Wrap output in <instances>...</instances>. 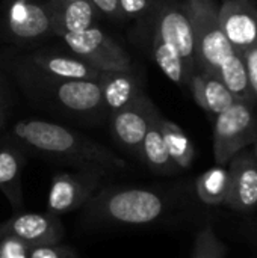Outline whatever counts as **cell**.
I'll return each mask as SVG.
<instances>
[{
    "label": "cell",
    "mask_w": 257,
    "mask_h": 258,
    "mask_svg": "<svg viewBox=\"0 0 257 258\" xmlns=\"http://www.w3.org/2000/svg\"><path fill=\"white\" fill-rule=\"evenodd\" d=\"M30 246L18 237L0 231V255L3 258H29Z\"/></svg>",
    "instance_id": "24"
},
{
    "label": "cell",
    "mask_w": 257,
    "mask_h": 258,
    "mask_svg": "<svg viewBox=\"0 0 257 258\" xmlns=\"http://www.w3.org/2000/svg\"><path fill=\"white\" fill-rule=\"evenodd\" d=\"M5 26L14 39L26 42L55 35L52 5L48 0H11Z\"/></svg>",
    "instance_id": "10"
},
{
    "label": "cell",
    "mask_w": 257,
    "mask_h": 258,
    "mask_svg": "<svg viewBox=\"0 0 257 258\" xmlns=\"http://www.w3.org/2000/svg\"><path fill=\"white\" fill-rule=\"evenodd\" d=\"M159 113L145 94H138L127 106L111 113V132L117 144L129 153L139 156L141 144Z\"/></svg>",
    "instance_id": "9"
},
{
    "label": "cell",
    "mask_w": 257,
    "mask_h": 258,
    "mask_svg": "<svg viewBox=\"0 0 257 258\" xmlns=\"http://www.w3.org/2000/svg\"><path fill=\"white\" fill-rule=\"evenodd\" d=\"M0 106H3V92H2V88H0Z\"/></svg>",
    "instance_id": "30"
},
{
    "label": "cell",
    "mask_w": 257,
    "mask_h": 258,
    "mask_svg": "<svg viewBox=\"0 0 257 258\" xmlns=\"http://www.w3.org/2000/svg\"><path fill=\"white\" fill-rule=\"evenodd\" d=\"M186 8L194 30L197 71L218 76L236 100L256 106L242 56L233 50L220 26L218 2L188 0Z\"/></svg>",
    "instance_id": "1"
},
{
    "label": "cell",
    "mask_w": 257,
    "mask_h": 258,
    "mask_svg": "<svg viewBox=\"0 0 257 258\" xmlns=\"http://www.w3.org/2000/svg\"><path fill=\"white\" fill-rule=\"evenodd\" d=\"M195 192L206 206H224L229 194V169L217 165L203 172L195 181Z\"/></svg>",
    "instance_id": "21"
},
{
    "label": "cell",
    "mask_w": 257,
    "mask_h": 258,
    "mask_svg": "<svg viewBox=\"0 0 257 258\" xmlns=\"http://www.w3.org/2000/svg\"><path fill=\"white\" fill-rule=\"evenodd\" d=\"M50 3H55V5H61V3H67V2H74V0H48Z\"/></svg>",
    "instance_id": "29"
},
{
    "label": "cell",
    "mask_w": 257,
    "mask_h": 258,
    "mask_svg": "<svg viewBox=\"0 0 257 258\" xmlns=\"http://www.w3.org/2000/svg\"><path fill=\"white\" fill-rule=\"evenodd\" d=\"M253 150H254V154H256V159H257V141L253 144Z\"/></svg>",
    "instance_id": "31"
},
{
    "label": "cell",
    "mask_w": 257,
    "mask_h": 258,
    "mask_svg": "<svg viewBox=\"0 0 257 258\" xmlns=\"http://www.w3.org/2000/svg\"><path fill=\"white\" fill-rule=\"evenodd\" d=\"M164 0H118L124 17L132 20H153Z\"/></svg>",
    "instance_id": "23"
},
{
    "label": "cell",
    "mask_w": 257,
    "mask_h": 258,
    "mask_svg": "<svg viewBox=\"0 0 257 258\" xmlns=\"http://www.w3.org/2000/svg\"><path fill=\"white\" fill-rule=\"evenodd\" d=\"M89 222L112 225H150L167 209V198L148 187H106L95 192L83 206Z\"/></svg>",
    "instance_id": "3"
},
{
    "label": "cell",
    "mask_w": 257,
    "mask_h": 258,
    "mask_svg": "<svg viewBox=\"0 0 257 258\" xmlns=\"http://www.w3.org/2000/svg\"><path fill=\"white\" fill-rule=\"evenodd\" d=\"M61 38L67 42L73 54L86 60L98 71L135 68L127 51L97 26L76 33H65Z\"/></svg>",
    "instance_id": "8"
},
{
    "label": "cell",
    "mask_w": 257,
    "mask_h": 258,
    "mask_svg": "<svg viewBox=\"0 0 257 258\" xmlns=\"http://www.w3.org/2000/svg\"><path fill=\"white\" fill-rule=\"evenodd\" d=\"M0 258H3V257H2V255H0Z\"/></svg>",
    "instance_id": "33"
},
{
    "label": "cell",
    "mask_w": 257,
    "mask_h": 258,
    "mask_svg": "<svg viewBox=\"0 0 257 258\" xmlns=\"http://www.w3.org/2000/svg\"><path fill=\"white\" fill-rule=\"evenodd\" d=\"M24 166L23 153L12 145H0V192L15 212L23 209L21 171Z\"/></svg>",
    "instance_id": "18"
},
{
    "label": "cell",
    "mask_w": 257,
    "mask_h": 258,
    "mask_svg": "<svg viewBox=\"0 0 257 258\" xmlns=\"http://www.w3.org/2000/svg\"><path fill=\"white\" fill-rule=\"evenodd\" d=\"M12 133L30 150L79 166H98L105 171H124L127 168L126 160L109 148L50 121L23 119L14 125Z\"/></svg>",
    "instance_id": "2"
},
{
    "label": "cell",
    "mask_w": 257,
    "mask_h": 258,
    "mask_svg": "<svg viewBox=\"0 0 257 258\" xmlns=\"http://www.w3.org/2000/svg\"><path fill=\"white\" fill-rule=\"evenodd\" d=\"M242 60H244V65H245L248 86H250V91L253 94V98H254V103H256L257 107V44L250 47L242 54Z\"/></svg>",
    "instance_id": "26"
},
{
    "label": "cell",
    "mask_w": 257,
    "mask_h": 258,
    "mask_svg": "<svg viewBox=\"0 0 257 258\" xmlns=\"http://www.w3.org/2000/svg\"><path fill=\"white\" fill-rule=\"evenodd\" d=\"M161 132L171 160L179 169H189L195 159V147L189 136L176 122L161 118Z\"/></svg>",
    "instance_id": "20"
},
{
    "label": "cell",
    "mask_w": 257,
    "mask_h": 258,
    "mask_svg": "<svg viewBox=\"0 0 257 258\" xmlns=\"http://www.w3.org/2000/svg\"><path fill=\"white\" fill-rule=\"evenodd\" d=\"M98 166H82L76 172H58L47 195V213L62 216L83 207L98 190L103 174Z\"/></svg>",
    "instance_id": "7"
},
{
    "label": "cell",
    "mask_w": 257,
    "mask_h": 258,
    "mask_svg": "<svg viewBox=\"0 0 257 258\" xmlns=\"http://www.w3.org/2000/svg\"><path fill=\"white\" fill-rule=\"evenodd\" d=\"M218 21L238 54H244L257 44L256 0H221L218 3Z\"/></svg>",
    "instance_id": "12"
},
{
    "label": "cell",
    "mask_w": 257,
    "mask_h": 258,
    "mask_svg": "<svg viewBox=\"0 0 257 258\" xmlns=\"http://www.w3.org/2000/svg\"><path fill=\"white\" fill-rule=\"evenodd\" d=\"M29 258H79L77 254L62 243H53V245H38L30 246Z\"/></svg>",
    "instance_id": "25"
},
{
    "label": "cell",
    "mask_w": 257,
    "mask_h": 258,
    "mask_svg": "<svg viewBox=\"0 0 257 258\" xmlns=\"http://www.w3.org/2000/svg\"><path fill=\"white\" fill-rule=\"evenodd\" d=\"M5 119H6V118H5V107L0 106V128L5 125Z\"/></svg>",
    "instance_id": "28"
},
{
    "label": "cell",
    "mask_w": 257,
    "mask_h": 258,
    "mask_svg": "<svg viewBox=\"0 0 257 258\" xmlns=\"http://www.w3.org/2000/svg\"><path fill=\"white\" fill-rule=\"evenodd\" d=\"M176 2H180V3H186L188 0H176Z\"/></svg>",
    "instance_id": "32"
},
{
    "label": "cell",
    "mask_w": 257,
    "mask_h": 258,
    "mask_svg": "<svg viewBox=\"0 0 257 258\" xmlns=\"http://www.w3.org/2000/svg\"><path fill=\"white\" fill-rule=\"evenodd\" d=\"M32 70L55 79L65 80H94L98 82L103 71H98L86 60L73 54H61L50 51L33 53L26 59Z\"/></svg>",
    "instance_id": "14"
},
{
    "label": "cell",
    "mask_w": 257,
    "mask_h": 258,
    "mask_svg": "<svg viewBox=\"0 0 257 258\" xmlns=\"http://www.w3.org/2000/svg\"><path fill=\"white\" fill-rule=\"evenodd\" d=\"M161 118L162 115L158 113L141 144L139 156L141 160L156 174L159 175H171L179 171L176 163L171 160L168 150L164 142V136L161 132Z\"/></svg>",
    "instance_id": "19"
},
{
    "label": "cell",
    "mask_w": 257,
    "mask_h": 258,
    "mask_svg": "<svg viewBox=\"0 0 257 258\" xmlns=\"http://www.w3.org/2000/svg\"><path fill=\"white\" fill-rule=\"evenodd\" d=\"M189 258H227V246L220 240L212 225H204L197 233Z\"/></svg>",
    "instance_id": "22"
},
{
    "label": "cell",
    "mask_w": 257,
    "mask_h": 258,
    "mask_svg": "<svg viewBox=\"0 0 257 258\" xmlns=\"http://www.w3.org/2000/svg\"><path fill=\"white\" fill-rule=\"evenodd\" d=\"M256 106L236 100L214 119V157L217 165L227 166L244 148L257 141Z\"/></svg>",
    "instance_id": "5"
},
{
    "label": "cell",
    "mask_w": 257,
    "mask_h": 258,
    "mask_svg": "<svg viewBox=\"0 0 257 258\" xmlns=\"http://www.w3.org/2000/svg\"><path fill=\"white\" fill-rule=\"evenodd\" d=\"M50 5L53 12V33L56 36L82 32L95 26L98 12L89 0H74L61 5Z\"/></svg>",
    "instance_id": "17"
},
{
    "label": "cell",
    "mask_w": 257,
    "mask_h": 258,
    "mask_svg": "<svg viewBox=\"0 0 257 258\" xmlns=\"http://www.w3.org/2000/svg\"><path fill=\"white\" fill-rule=\"evenodd\" d=\"M153 45L177 56L191 74L197 73L195 42L186 3L164 0L153 20Z\"/></svg>",
    "instance_id": "6"
},
{
    "label": "cell",
    "mask_w": 257,
    "mask_h": 258,
    "mask_svg": "<svg viewBox=\"0 0 257 258\" xmlns=\"http://www.w3.org/2000/svg\"><path fill=\"white\" fill-rule=\"evenodd\" d=\"M188 86L195 103L212 116H217L236 101V97L226 86V83L218 76L211 73H194Z\"/></svg>",
    "instance_id": "15"
},
{
    "label": "cell",
    "mask_w": 257,
    "mask_h": 258,
    "mask_svg": "<svg viewBox=\"0 0 257 258\" xmlns=\"http://www.w3.org/2000/svg\"><path fill=\"white\" fill-rule=\"evenodd\" d=\"M229 194L226 204L238 213H251L257 207V159L253 147L239 151L227 165Z\"/></svg>",
    "instance_id": "11"
},
{
    "label": "cell",
    "mask_w": 257,
    "mask_h": 258,
    "mask_svg": "<svg viewBox=\"0 0 257 258\" xmlns=\"http://www.w3.org/2000/svg\"><path fill=\"white\" fill-rule=\"evenodd\" d=\"M94 8L97 9L98 14H103L109 18H115V20H121L124 18L121 9H120V3L118 0H89Z\"/></svg>",
    "instance_id": "27"
},
{
    "label": "cell",
    "mask_w": 257,
    "mask_h": 258,
    "mask_svg": "<svg viewBox=\"0 0 257 258\" xmlns=\"http://www.w3.org/2000/svg\"><path fill=\"white\" fill-rule=\"evenodd\" d=\"M98 85L101 88L105 109L114 113L124 106H127L138 94H141L139 82L133 70H118V71H103Z\"/></svg>",
    "instance_id": "16"
},
{
    "label": "cell",
    "mask_w": 257,
    "mask_h": 258,
    "mask_svg": "<svg viewBox=\"0 0 257 258\" xmlns=\"http://www.w3.org/2000/svg\"><path fill=\"white\" fill-rule=\"evenodd\" d=\"M24 85L38 89V95L52 98L59 107L80 116H95L105 112L101 88L94 80H65L29 70Z\"/></svg>",
    "instance_id": "4"
},
{
    "label": "cell",
    "mask_w": 257,
    "mask_h": 258,
    "mask_svg": "<svg viewBox=\"0 0 257 258\" xmlns=\"http://www.w3.org/2000/svg\"><path fill=\"white\" fill-rule=\"evenodd\" d=\"M2 233H9L29 246L61 243L64 237V227L59 216L50 213H21L0 224Z\"/></svg>",
    "instance_id": "13"
}]
</instances>
